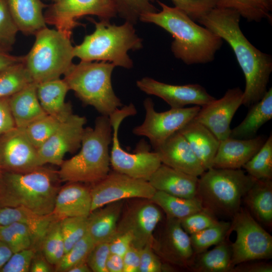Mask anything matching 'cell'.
<instances>
[{
  "label": "cell",
  "mask_w": 272,
  "mask_h": 272,
  "mask_svg": "<svg viewBox=\"0 0 272 272\" xmlns=\"http://www.w3.org/2000/svg\"><path fill=\"white\" fill-rule=\"evenodd\" d=\"M240 18L235 10L214 7L197 22L226 41L232 49L245 77L242 105L250 107L267 91L272 57L249 41L240 29Z\"/></svg>",
  "instance_id": "1"
},
{
  "label": "cell",
  "mask_w": 272,
  "mask_h": 272,
  "mask_svg": "<svg viewBox=\"0 0 272 272\" xmlns=\"http://www.w3.org/2000/svg\"><path fill=\"white\" fill-rule=\"evenodd\" d=\"M161 10L141 15L139 20L154 24L174 38L171 49L174 56L188 65L212 61L223 40L203 26L196 23L176 7H169L157 0Z\"/></svg>",
  "instance_id": "2"
},
{
  "label": "cell",
  "mask_w": 272,
  "mask_h": 272,
  "mask_svg": "<svg viewBox=\"0 0 272 272\" xmlns=\"http://www.w3.org/2000/svg\"><path fill=\"white\" fill-rule=\"evenodd\" d=\"M61 182L57 171L41 166L24 172L0 171V207H24L52 214Z\"/></svg>",
  "instance_id": "3"
},
{
  "label": "cell",
  "mask_w": 272,
  "mask_h": 272,
  "mask_svg": "<svg viewBox=\"0 0 272 272\" xmlns=\"http://www.w3.org/2000/svg\"><path fill=\"white\" fill-rule=\"evenodd\" d=\"M112 139L109 117H98L94 127L84 128L79 153L59 166L57 173L61 182L94 184L104 178L109 173Z\"/></svg>",
  "instance_id": "4"
},
{
  "label": "cell",
  "mask_w": 272,
  "mask_h": 272,
  "mask_svg": "<svg viewBox=\"0 0 272 272\" xmlns=\"http://www.w3.org/2000/svg\"><path fill=\"white\" fill-rule=\"evenodd\" d=\"M90 21L94 24L95 30L74 46V56L81 61H106L116 66L132 67L133 61L128 51L143 47L142 40L136 34L133 24L127 21L116 25L110 21L97 22L93 19Z\"/></svg>",
  "instance_id": "5"
},
{
  "label": "cell",
  "mask_w": 272,
  "mask_h": 272,
  "mask_svg": "<svg viewBox=\"0 0 272 272\" xmlns=\"http://www.w3.org/2000/svg\"><path fill=\"white\" fill-rule=\"evenodd\" d=\"M197 196L217 218H232L255 179L241 169L212 168L199 176Z\"/></svg>",
  "instance_id": "6"
},
{
  "label": "cell",
  "mask_w": 272,
  "mask_h": 272,
  "mask_svg": "<svg viewBox=\"0 0 272 272\" xmlns=\"http://www.w3.org/2000/svg\"><path fill=\"white\" fill-rule=\"evenodd\" d=\"M116 66L106 61H81L73 64L64 75L70 90L101 115L109 116L122 104L112 88L111 76Z\"/></svg>",
  "instance_id": "7"
},
{
  "label": "cell",
  "mask_w": 272,
  "mask_h": 272,
  "mask_svg": "<svg viewBox=\"0 0 272 272\" xmlns=\"http://www.w3.org/2000/svg\"><path fill=\"white\" fill-rule=\"evenodd\" d=\"M34 35V43L23 60L34 82L39 84L60 78L73 64L71 37L47 27Z\"/></svg>",
  "instance_id": "8"
},
{
  "label": "cell",
  "mask_w": 272,
  "mask_h": 272,
  "mask_svg": "<svg viewBox=\"0 0 272 272\" xmlns=\"http://www.w3.org/2000/svg\"><path fill=\"white\" fill-rule=\"evenodd\" d=\"M229 233L235 231L236 240L231 243L232 269L240 263L272 257V236L257 222L245 207L232 217Z\"/></svg>",
  "instance_id": "9"
},
{
  "label": "cell",
  "mask_w": 272,
  "mask_h": 272,
  "mask_svg": "<svg viewBox=\"0 0 272 272\" xmlns=\"http://www.w3.org/2000/svg\"><path fill=\"white\" fill-rule=\"evenodd\" d=\"M137 109L132 103L116 109L109 117L112 128V147L110 162L114 171L130 177L149 181L161 165V162L155 152L148 151L130 153L120 146L118 137L121 122L127 117L133 116Z\"/></svg>",
  "instance_id": "10"
},
{
  "label": "cell",
  "mask_w": 272,
  "mask_h": 272,
  "mask_svg": "<svg viewBox=\"0 0 272 272\" xmlns=\"http://www.w3.org/2000/svg\"><path fill=\"white\" fill-rule=\"evenodd\" d=\"M118 15L114 0H58L47 7L44 13L46 24L71 37L73 30L80 24L77 20L87 15L110 21Z\"/></svg>",
  "instance_id": "11"
},
{
  "label": "cell",
  "mask_w": 272,
  "mask_h": 272,
  "mask_svg": "<svg viewBox=\"0 0 272 272\" xmlns=\"http://www.w3.org/2000/svg\"><path fill=\"white\" fill-rule=\"evenodd\" d=\"M144 106L146 111L145 119L141 125L133 129L132 132L138 136L147 137L153 148L194 119L201 108L194 105L158 112L155 111L150 98L145 100Z\"/></svg>",
  "instance_id": "12"
},
{
  "label": "cell",
  "mask_w": 272,
  "mask_h": 272,
  "mask_svg": "<svg viewBox=\"0 0 272 272\" xmlns=\"http://www.w3.org/2000/svg\"><path fill=\"white\" fill-rule=\"evenodd\" d=\"M90 189L91 211L108 203L129 198L150 199L156 190L148 181L113 171Z\"/></svg>",
  "instance_id": "13"
},
{
  "label": "cell",
  "mask_w": 272,
  "mask_h": 272,
  "mask_svg": "<svg viewBox=\"0 0 272 272\" xmlns=\"http://www.w3.org/2000/svg\"><path fill=\"white\" fill-rule=\"evenodd\" d=\"M44 166L38 149L23 130L15 127L0 135V170L24 172Z\"/></svg>",
  "instance_id": "14"
},
{
  "label": "cell",
  "mask_w": 272,
  "mask_h": 272,
  "mask_svg": "<svg viewBox=\"0 0 272 272\" xmlns=\"http://www.w3.org/2000/svg\"><path fill=\"white\" fill-rule=\"evenodd\" d=\"M86 121L85 117L73 113L62 121L51 137L38 149L42 164L60 166L65 154L80 148Z\"/></svg>",
  "instance_id": "15"
},
{
  "label": "cell",
  "mask_w": 272,
  "mask_h": 272,
  "mask_svg": "<svg viewBox=\"0 0 272 272\" xmlns=\"http://www.w3.org/2000/svg\"><path fill=\"white\" fill-rule=\"evenodd\" d=\"M158 206L149 200L130 207L118 222L116 233L129 234L131 245L140 250L153 244V232L162 220Z\"/></svg>",
  "instance_id": "16"
},
{
  "label": "cell",
  "mask_w": 272,
  "mask_h": 272,
  "mask_svg": "<svg viewBox=\"0 0 272 272\" xmlns=\"http://www.w3.org/2000/svg\"><path fill=\"white\" fill-rule=\"evenodd\" d=\"M243 91L239 87L228 89L224 96L202 106L194 119L207 127L221 141L230 137V124L242 105Z\"/></svg>",
  "instance_id": "17"
},
{
  "label": "cell",
  "mask_w": 272,
  "mask_h": 272,
  "mask_svg": "<svg viewBox=\"0 0 272 272\" xmlns=\"http://www.w3.org/2000/svg\"><path fill=\"white\" fill-rule=\"evenodd\" d=\"M136 84L145 93L162 99L171 108H183L190 104L202 107L215 99L197 84L175 85L144 77L138 80Z\"/></svg>",
  "instance_id": "18"
},
{
  "label": "cell",
  "mask_w": 272,
  "mask_h": 272,
  "mask_svg": "<svg viewBox=\"0 0 272 272\" xmlns=\"http://www.w3.org/2000/svg\"><path fill=\"white\" fill-rule=\"evenodd\" d=\"M157 248L166 261L189 270L195 255L189 235L182 228L180 220L168 217Z\"/></svg>",
  "instance_id": "19"
},
{
  "label": "cell",
  "mask_w": 272,
  "mask_h": 272,
  "mask_svg": "<svg viewBox=\"0 0 272 272\" xmlns=\"http://www.w3.org/2000/svg\"><path fill=\"white\" fill-rule=\"evenodd\" d=\"M153 148L162 164L197 177L205 171L188 142L179 131Z\"/></svg>",
  "instance_id": "20"
},
{
  "label": "cell",
  "mask_w": 272,
  "mask_h": 272,
  "mask_svg": "<svg viewBox=\"0 0 272 272\" xmlns=\"http://www.w3.org/2000/svg\"><path fill=\"white\" fill-rule=\"evenodd\" d=\"M266 139L262 135L249 139L228 137L220 141L213 168L241 169L260 149Z\"/></svg>",
  "instance_id": "21"
},
{
  "label": "cell",
  "mask_w": 272,
  "mask_h": 272,
  "mask_svg": "<svg viewBox=\"0 0 272 272\" xmlns=\"http://www.w3.org/2000/svg\"><path fill=\"white\" fill-rule=\"evenodd\" d=\"M90 189L79 182L67 183L56 196L52 214L55 220L74 217H88L91 211Z\"/></svg>",
  "instance_id": "22"
},
{
  "label": "cell",
  "mask_w": 272,
  "mask_h": 272,
  "mask_svg": "<svg viewBox=\"0 0 272 272\" xmlns=\"http://www.w3.org/2000/svg\"><path fill=\"white\" fill-rule=\"evenodd\" d=\"M199 177L161 164L149 180L156 190L177 197H196Z\"/></svg>",
  "instance_id": "23"
},
{
  "label": "cell",
  "mask_w": 272,
  "mask_h": 272,
  "mask_svg": "<svg viewBox=\"0 0 272 272\" xmlns=\"http://www.w3.org/2000/svg\"><path fill=\"white\" fill-rule=\"evenodd\" d=\"M179 131L188 142L205 171L213 168L220 141L215 135L194 119Z\"/></svg>",
  "instance_id": "24"
},
{
  "label": "cell",
  "mask_w": 272,
  "mask_h": 272,
  "mask_svg": "<svg viewBox=\"0 0 272 272\" xmlns=\"http://www.w3.org/2000/svg\"><path fill=\"white\" fill-rule=\"evenodd\" d=\"M122 207L119 200L90 213L87 217V234L95 244L109 243L115 236Z\"/></svg>",
  "instance_id": "25"
},
{
  "label": "cell",
  "mask_w": 272,
  "mask_h": 272,
  "mask_svg": "<svg viewBox=\"0 0 272 272\" xmlns=\"http://www.w3.org/2000/svg\"><path fill=\"white\" fill-rule=\"evenodd\" d=\"M9 104L18 128H24L47 115L39 101L35 82L9 97Z\"/></svg>",
  "instance_id": "26"
},
{
  "label": "cell",
  "mask_w": 272,
  "mask_h": 272,
  "mask_svg": "<svg viewBox=\"0 0 272 272\" xmlns=\"http://www.w3.org/2000/svg\"><path fill=\"white\" fill-rule=\"evenodd\" d=\"M69 90L63 79L37 84V95L43 109L47 114L62 120L73 113L71 104L65 102Z\"/></svg>",
  "instance_id": "27"
},
{
  "label": "cell",
  "mask_w": 272,
  "mask_h": 272,
  "mask_svg": "<svg viewBox=\"0 0 272 272\" xmlns=\"http://www.w3.org/2000/svg\"><path fill=\"white\" fill-rule=\"evenodd\" d=\"M245 208L262 226L272 227V180L256 179L243 197Z\"/></svg>",
  "instance_id": "28"
},
{
  "label": "cell",
  "mask_w": 272,
  "mask_h": 272,
  "mask_svg": "<svg viewBox=\"0 0 272 272\" xmlns=\"http://www.w3.org/2000/svg\"><path fill=\"white\" fill-rule=\"evenodd\" d=\"M19 31L34 35L46 26L43 10L47 5L41 0H7Z\"/></svg>",
  "instance_id": "29"
},
{
  "label": "cell",
  "mask_w": 272,
  "mask_h": 272,
  "mask_svg": "<svg viewBox=\"0 0 272 272\" xmlns=\"http://www.w3.org/2000/svg\"><path fill=\"white\" fill-rule=\"evenodd\" d=\"M246 116L237 126L231 129L229 137L249 139L256 137L258 130L272 118V88L250 106Z\"/></svg>",
  "instance_id": "30"
},
{
  "label": "cell",
  "mask_w": 272,
  "mask_h": 272,
  "mask_svg": "<svg viewBox=\"0 0 272 272\" xmlns=\"http://www.w3.org/2000/svg\"><path fill=\"white\" fill-rule=\"evenodd\" d=\"M52 214H38L26 208L0 207V226L19 222L27 226L33 232L41 246L42 239L52 221Z\"/></svg>",
  "instance_id": "31"
},
{
  "label": "cell",
  "mask_w": 272,
  "mask_h": 272,
  "mask_svg": "<svg viewBox=\"0 0 272 272\" xmlns=\"http://www.w3.org/2000/svg\"><path fill=\"white\" fill-rule=\"evenodd\" d=\"M229 237L212 250L195 254L189 270L194 272H230L232 250Z\"/></svg>",
  "instance_id": "32"
},
{
  "label": "cell",
  "mask_w": 272,
  "mask_h": 272,
  "mask_svg": "<svg viewBox=\"0 0 272 272\" xmlns=\"http://www.w3.org/2000/svg\"><path fill=\"white\" fill-rule=\"evenodd\" d=\"M149 200L162 209L167 217L179 220L204 209L197 197L182 198L159 190Z\"/></svg>",
  "instance_id": "33"
},
{
  "label": "cell",
  "mask_w": 272,
  "mask_h": 272,
  "mask_svg": "<svg viewBox=\"0 0 272 272\" xmlns=\"http://www.w3.org/2000/svg\"><path fill=\"white\" fill-rule=\"evenodd\" d=\"M215 7L235 10L249 22L271 21L272 0H217Z\"/></svg>",
  "instance_id": "34"
},
{
  "label": "cell",
  "mask_w": 272,
  "mask_h": 272,
  "mask_svg": "<svg viewBox=\"0 0 272 272\" xmlns=\"http://www.w3.org/2000/svg\"><path fill=\"white\" fill-rule=\"evenodd\" d=\"M23 60L0 72V98L10 97L34 82Z\"/></svg>",
  "instance_id": "35"
},
{
  "label": "cell",
  "mask_w": 272,
  "mask_h": 272,
  "mask_svg": "<svg viewBox=\"0 0 272 272\" xmlns=\"http://www.w3.org/2000/svg\"><path fill=\"white\" fill-rule=\"evenodd\" d=\"M0 240L13 253L29 248L40 250V244L33 232L27 226L19 222L0 226Z\"/></svg>",
  "instance_id": "36"
},
{
  "label": "cell",
  "mask_w": 272,
  "mask_h": 272,
  "mask_svg": "<svg viewBox=\"0 0 272 272\" xmlns=\"http://www.w3.org/2000/svg\"><path fill=\"white\" fill-rule=\"evenodd\" d=\"M231 222L219 221L215 225L201 231L189 235L195 254L202 252L229 236Z\"/></svg>",
  "instance_id": "37"
},
{
  "label": "cell",
  "mask_w": 272,
  "mask_h": 272,
  "mask_svg": "<svg viewBox=\"0 0 272 272\" xmlns=\"http://www.w3.org/2000/svg\"><path fill=\"white\" fill-rule=\"evenodd\" d=\"M255 179H272V135L270 134L257 152L242 167Z\"/></svg>",
  "instance_id": "38"
},
{
  "label": "cell",
  "mask_w": 272,
  "mask_h": 272,
  "mask_svg": "<svg viewBox=\"0 0 272 272\" xmlns=\"http://www.w3.org/2000/svg\"><path fill=\"white\" fill-rule=\"evenodd\" d=\"M40 251L51 264L56 265L65 253L60 221L53 220L49 225L41 241Z\"/></svg>",
  "instance_id": "39"
},
{
  "label": "cell",
  "mask_w": 272,
  "mask_h": 272,
  "mask_svg": "<svg viewBox=\"0 0 272 272\" xmlns=\"http://www.w3.org/2000/svg\"><path fill=\"white\" fill-rule=\"evenodd\" d=\"M63 121L47 114L20 128L31 143L38 149L51 137Z\"/></svg>",
  "instance_id": "40"
},
{
  "label": "cell",
  "mask_w": 272,
  "mask_h": 272,
  "mask_svg": "<svg viewBox=\"0 0 272 272\" xmlns=\"http://www.w3.org/2000/svg\"><path fill=\"white\" fill-rule=\"evenodd\" d=\"M94 245L87 233L64 254L60 260L54 265V271L67 272L74 266L87 261L88 256Z\"/></svg>",
  "instance_id": "41"
},
{
  "label": "cell",
  "mask_w": 272,
  "mask_h": 272,
  "mask_svg": "<svg viewBox=\"0 0 272 272\" xmlns=\"http://www.w3.org/2000/svg\"><path fill=\"white\" fill-rule=\"evenodd\" d=\"M19 31L7 0H0V49L10 52Z\"/></svg>",
  "instance_id": "42"
},
{
  "label": "cell",
  "mask_w": 272,
  "mask_h": 272,
  "mask_svg": "<svg viewBox=\"0 0 272 272\" xmlns=\"http://www.w3.org/2000/svg\"><path fill=\"white\" fill-rule=\"evenodd\" d=\"M118 15L125 21L135 24L141 15L158 11L155 0H114Z\"/></svg>",
  "instance_id": "43"
},
{
  "label": "cell",
  "mask_w": 272,
  "mask_h": 272,
  "mask_svg": "<svg viewBox=\"0 0 272 272\" xmlns=\"http://www.w3.org/2000/svg\"><path fill=\"white\" fill-rule=\"evenodd\" d=\"M87 217H69L60 221L65 253L87 233Z\"/></svg>",
  "instance_id": "44"
},
{
  "label": "cell",
  "mask_w": 272,
  "mask_h": 272,
  "mask_svg": "<svg viewBox=\"0 0 272 272\" xmlns=\"http://www.w3.org/2000/svg\"><path fill=\"white\" fill-rule=\"evenodd\" d=\"M180 221L182 228L190 235L211 227L219 221L215 215L204 209L180 220Z\"/></svg>",
  "instance_id": "45"
},
{
  "label": "cell",
  "mask_w": 272,
  "mask_h": 272,
  "mask_svg": "<svg viewBox=\"0 0 272 272\" xmlns=\"http://www.w3.org/2000/svg\"><path fill=\"white\" fill-rule=\"evenodd\" d=\"M175 7L186 13L197 22L211 9L216 7L217 0H171Z\"/></svg>",
  "instance_id": "46"
},
{
  "label": "cell",
  "mask_w": 272,
  "mask_h": 272,
  "mask_svg": "<svg viewBox=\"0 0 272 272\" xmlns=\"http://www.w3.org/2000/svg\"><path fill=\"white\" fill-rule=\"evenodd\" d=\"M38 250L24 249L13 253L0 272H29L32 259Z\"/></svg>",
  "instance_id": "47"
},
{
  "label": "cell",
  "mask_w": 272,
  "mask_h": 272,
  "mask_svg": "<svg viewBox=\"0 0 272 272\" xmlns=\"http://www.w3.org/2000/svg\"><path fill=\"white\" fill-rule=\"evenodd\" d=\"M110 253L109 243L95 244L87 259V264L92 271L108 272L106 261Z\"/></svg>",
  "instance_id": "48"
},
{
  "label": "cell",
  "mask_w": 272,
  "mask_h": 272,
  "mask_svg": "<svg viewBox=\"0 0 272 272\" xmlns=\"http://www.w3.org/2000/svg\"><path fill=\"white\" fill-rule=\"evenodd\" d=\"M139 272H160L163 266L160 259L152 250V245L148 244L140 250Z\"/></svg>",
  "instance_id": "49"
},
{
  "label": "cell",
  "mask_w": 272,
  "mask_h": 272,
  "mask_svg": "<svg viewBox=\"0 0 272 272\" xmlns=\"http://www.w3.org/2000/svg\"><path fill=\"white\" fill-rule=\"evenodd\" d=\"M15 127L9 104V97L0 98V135Z\"/></svg>",
  "instance_id": "50"
},
{
  "label": "cell",
  "mask_w": 272,
  "mask_h": 272,
  "mask_svg": "<svg viewBox=\"0 0 272 272\" xmlns=\"http://www.w3.org/2000/svg\"><path fill=\"white\" fill-rule=\"evenodd\" d=\"M130 235L125 233H116L113 238L109 242L111 253L123 256L131 245Z\"/></svg>",
  "instance_id": "51"
},
{
  "label": "cell",
  "mask_w": 272,
  "mask_h": 272,
  "mask_svg": "<svg viewBox=\"0 0 272 272\" xmlns=\"http://www.w3.org/2000/svg\"><path fill=\"white\" fill-rule=\"evenodd\" d=\"M265 260H253L235 265L230 272H271L272 264Z\"/></svg>",
  "instance_id": "52"
},
{
  "label": "cell",
  "mask_w": 272,
  "mask_h": 272,
  "mask_svg": "<svg viewBox=\"0 0 272 272\" xmlns=\"http://www.w3.org/2000/svg\"><path fill=\"white\" fill-rule=\"evenodd\" d=\"M123 272H139L140 250L131 245L122 256Z\"/></svg>",
  "instance_id": "53"
},
{
  "label": "cell",
  "mask_w": 272,
  "mask_h": 272,
  "mask_svg": "<svg viewBox=\"0 0 272 272\" xmlns=\"http://www.w3.org/2000/svg\"><path fill=\"white\" fill-rule=\"evenodd\" d=\"M40 250H38L31 262L30 272H51L54 271Z\"/></svg>",
  "instance_id": "54"
},
{
  "label": "cell",
  "mask_w": 272,
  "mask_h": 272,
  "mask_svg": "<svg viewBox=\"0 0 272 272\" xmlns=\"http://www.w3.org/2000/svg\"><path fill=\"white\" fill-rule=\"evenodd\" d=\"M108 272H123V261L121 256L110 253L106 261Z\"/></svg>",
  "instance_id": "55"
},
{
  "label": "cell",
  "mask_w": 272,
  "mask_h": 272,
  "mask_svg": "<svg viewBox=\"0 0 272 272\" xmlns=\"http://www.w3.org/2000/svg\"><path fill=\"white\" fill-rule=\"evenodd\" d=\"M23 58L24 56L14 55L0 49V72L13 64L22 61Z\"/></svg>",
  "instance_id": "56"
},
{
  "label": "cell",
  "mask_w": 272,
  "mask_h": 272,
  "mask_svg": "<svg viewBox=\"0 0 272 272\" xmlns=\"http://www.w3.org/2000/svg\"><path fill=\"white\" fill-rule=\"evenodd\" d=\"M13 252L4 242L0 240V270L8 261Z\"/></svg>",
  "instance_id": "57"
},
{
  "label": "cell",
  "mask_w": 272,
  "mask_h": 272,
  "mask_svg": "<svg viewBox=\"0 0 272 272\" xmlns=\"http://www.w3.org/2000/svg\"><path fill=\"white\" fill-rule=\"evenodd\" d=\"M91 268L87 264V261L80 263L70 268L67 272H90Z\"/></svg>",
  "instance_id": "58"
},
{
  "label": "cell",
  "mask_w": 272,
  "mask_h": 272,
  "mask_svg": "<svg viewBox=\"0 0 272 272\" xmlns=\"http://www.w3.org/2000/svg\"><path fill=\"white\" fill-rule=\"evenodd\" d=\"M47 1H51V2H53V3H55V2H57V1H58V0H47Z\"/></svg>",
  "instance_id": "59"
},
{
  "label": "cell",
  "mask_w": 272,
  "mask_h": 272,
  "mask_svg": "<svg viewBox=\"0 0 272 272\" xmlns=\"http://www.w3.org/2000/svg\"><path fill=\"white\" fill-rule=\"evenodd\" d=\"M0 171H1V170H0Z\"/></svg>",
  "instance_id": "60"
}]
</instances>
